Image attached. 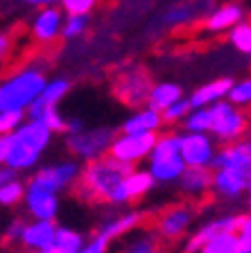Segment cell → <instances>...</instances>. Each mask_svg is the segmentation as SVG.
Returning <instances> with one entry per match:
<instances>
[{"label": "cell", "mask_w": 251, "mask_h": 253, "mask_svg": "<svg viewBox=\"0 0 251 253\" xmlns=\"http://www.w3.org/2000/svg\"><path fill=\"white\" fill-rule=\"evenodd\" d=\"M131 169H134L131 165L113 158L111 154L98 158V161H91L84 165L75 192L79 199L91 201V204L122 208V206L131 204L125 183Z\"/></svg>", "instance_id": "1"}, {"label": "cell", "mask_w": 251, "mask_h": 253, "mask_svg": "<svg viewBox=\"0 0 251 253\" xmlns=\"http://www.w3.org/2000/svg\"><path fill=\"white\" fill-rule=\"evenodd\" d=\"M54 133L37 120H27L14 133L0 136V163L16 172H34L48 152Z\"/></svg>", "instance_id": "2"}, {"label": "cell", "mask_w": 251, "mask_h": 253, "mask_svg": "<svg viewBox=\"0 0 251 253\" xmlns=\"http://www.w3.org/2000/svg\"><path fill=\"white\" fill-rule=\"evenodd\" d=\"M48 86V79L41 68L27 66L11 73L0 84V113L9 111H30V106L39 100V95Z\"/></svg>", "instance_id": "3"}, {"label": "cell", "mask_w": 251, "mask_h": 253, "mask_svg": "<svg viewBox=\"0 0 251 253\" xmlns=\"http://www.w3.org/2000/svg\"><path fill=\"white\" fill-rule=\"evenodd\" d=\"M147 169L158 185H172L181 181L183 172L188 169L181 156V133H158L152 156L147 161Z\"/></svg>", "instance_id": "4"}, {"label": "cell", "mask_w": 251, "mask_h": 253, "mask_svg": "<svg viewBox=\"0 0 251 253\" xmlns=\"http://www.w3.org/2000/svg\"><path fill=\"white\" fill-rule=\"evenodd\" d=\"M195 219H197V211H195L193 204H188V201L172 204L156 215V219H154V233H156V237L163 240V242L179 244L193 233Z\"/></svg>", "instance_id": "5"}, {"label": "cell", "mask_w": 251, "mask_h": 253, "mask_svg": "<svg viewBox=\"0 0 251 253\" xmlns=\"http://www.w3.org/2000/svg\"><path fill=\"white\" fill-rule=\"evenodd\" d=\"M82 169L84 168L79 165L77 158H61V161H54V163L39 165V168L32 172L30 183L50 190L54 195H61L66 190L77 188Z\"/></svg>", "instance_id": "6"}, {"label": "cell", "mask_w": 251, "mask_h": 253, "mask_svg": "<svg viewBox=\"0 0 251 253\" xmlns=\"http://www.w3.org/2000/svg\"><path fill=\"white\" fill-rule=\"evenodd\" d=\"M115 136L118 133L109 126H98V129H86L84 126L82 131L66 136V147L73 154V158L91 163V161H98L102 156H109Z\"/></svg>", "instance_id": "7"}, {"label": "cell", "mask_w": 251, "mask_h": 253, "mask_svg": "<svg viewBox=\"0 0 251 253\" xmlns=\"http://www.w3.org/2000/svg\"><path fill=\"white\" fill-rule=\"evenodd\" d=\"M210 111V133L220 142H238L249 129V118L240 111V106L231 104L229 100H222L217 104L208 106Z\"/></svg>", "instance_id": "8"}, {"label": "cell", "mask_w": 251, "mask_h": 253, "mask_svg": "<svg viewBox=\"0 0 251 253\" xmlns=\"http://www.w3.org/2000/svg\"><path fill=\"white\" fill-rule=\"evenodd\" d=\"M158 140V133H118L111 145V156L122 163L136 168L141 161H150L152 149Z\"/></svg>", "instance_id": "9"}, {"label": "cell", "mask_w": 251, "mask_h": 253, "mask_svg": "<svg viewBox=\"0 0 251 253\" xmlns=\"http://www.w3.org/2000/svg\"><path fill=\"white\" fill-rule=\"evenodd\" d=\"M152 88H154V84L145 70L120 73L113 82L115 97H118L125 106H129V109H141V104L147 106V100H150Z\"/></svg>", "instance_id": "10"}, {"label": "cell", "mask_w": 251, "mask_h": 253, "mask_svg": "<svg viewBox=\"0 0 251 253\" xmlns=\"http://www.w3.org/2000/svg\"><path fill=\"white\" fill-rule=\"evenodd\" d=\"M217 145L210 133H181V156L188 168L213 169Z\"/></svg>", "instance_id": "11"}, {"label": "cell", "mask_w": 251, "mask_h": 253, "mask_svg": "<svg viewBox=\"0 0 251 253\" xmlns=\"http://www.w3.org/2000/svg\"><path fill=\"white\" fill-rule=\"evenodd\" d=\"M238 221L240 215H217L213 219L204 221L201 226H197L190 233L186 240H183V253H199V249L208 244L210 240H215L217 235H224V233H236L238 231Z\"/></svg>", "instance_id": "12"}, {"label": "cell", "mask_w": 251, "mask_h": 253, "mask_svg": "<svg viewBox=\"0 0 251 253\" xmlns=\"http://www.w3.org/2000/svg\"><path fill=\"white\" fill-rule=\"evenodd\" d=\"M23 208H25L30 219L57 221L59 211H61V199H59V195L50 192V190L39 188V185L27 181V195H25V201H23Z\"/></svg>", "instance_id": "13"}, {"label": "cell", "mask_w": 251, "mask_h": 253, "mask_svg": "<svg viewBox=\"0 0 251 253\" xmlns=\"http://www.w3.org/2000/svg\"><path fill=\"white\" fill-rule=\"evenodd\" d=\"M57 233L59 224L57 221H43V219H27L25 228H23V237L18 247L23 253H41L48 251L57 244Z\"/></svg>", "instance_id": "14"}, {"label": "cell", "mask_w": 251, "mask_h": 253, "mask_svg": "<svg viewBox=\"0 0 251 253\" xmlns=\"http://www.w3.org/2000/svg\"><path fill=\"white\" fill-rule=\"evenodd\" d=\"M213 192L222 199H240L249 195V174L231 168L213 169Z\"/></svg>", "instance_id": "15"}, {"label": "cell", "mask_w": 251, "mask_h": 253, "mask_svg": "<svg viewBox=\"0 0 251 253\" xmlns=\"http://www.w3.org/2000/svg\"><path fill=\"white\" fill-rule=\"evenodd\" d=\"M143 221H145V217H143L141 211H122V212H118V215L106 217V219L100 221L95 233H100V235H104L106 240L115 242V240H120V237L134 233L136 228H141Z\"/></svg>", "instance_id": "16"}, {"label": "cell", "mask_w": 251, "mask_h": 253, "mask_svg": "<svg viewBox=\"0 0 251 253\" xmlns=\"http://www.w3.org/2000/svg\"><path fill=\"white\" fill-rule=\"evenodd\" d=\"M63 23H66L63 9H57V7L39 9L34 21H32V37L39 43H52L54 39L61 37Z\"/></svg>", "instance_id": "17"}, {"label": "cell", "mask_w": 251, "mask_h": 253, "mask_svg": "<svg viewBox=\"0 0 251 253\" xmlns=\"http://www.w3.org/2000/svg\"><path fill=\"white\" fill-rule=\"evenodd\" d=\"M217 168H231L240 169V172H251V140H238L220 147L217 156H215L213 169Z\"/></svg>", "instance_id": "18"}, {"label": "cell", "mask_w": 251, "mask_h": 253, "mask_svg": "<svg viewBox=\"0 0 251 253\" xmlns=\"http://www.w3.org/2000/svg\"><path fill=\"white\" fill-rule=\"evenodd\" d=\"M233 84H236V82L231 77H217V79H213V82H208V84L199 86V88L193 90V95L188 97L190 106H193V109H208V106L226 100L231 88H233Z\"/></svg>", "instance_id": "19"}, {"label": "cell", "mask_w": 251, "mask_h": 253, "mask_svg": "<svg viewBox=\"0 0 251 253\" xmlns=\"http://www.w3.org/2000/svg\"><path fill=\"white\" fill-rule=\"evenodd\" d=\"M163 125H165V120H163L161 111L143 106V109H136L134 113H129L122 120L120 131L122 133H158Z\"/></svg>", "instance_id": "20"}, {"label": "cell", "mask_w": 251, "mask_h": 253, "mask_svg": "<svg viewBox=\"0 0 251 253\" xmlns=\"http://www.w3.org/2000/svg\"><path fill=\"white\" fill-rule=\"evenodd\" d=\"M179 190L188 199H201L208 192H213V169L204 168H188L179 181Z\"/></svg>", "instance_id": "21"}, {"label": "cell", "mask_w": 251, "mask_h": 253, "mask_svg": "<svg viewBox=\"0 0 251 253\" xmlns=\"http://www.w3.org/2000/svg\"><path fill=\"white\" fill-rule=\"evenodd\" d=\"M245 21V11H242L240 5L236 2H229V5H222L213 11V14L206 18V30L217 34V32H229L238 25V23Z\"/></svg>", "instance_id": "22"}, {"label": "cell", "mask_w": 251, "mask_h": 253, "mask_svg": "<svg viewBox=\"0 0 251 253\" xmlns=\"http://www.w3.org/2000/svg\"><path fill=\"white\" fill-rule=\"evenodd\" d=\"M179 100H183L181 86L174 84V82H161V84H154L152 93H150V100H147V106L163 113L165 109L177 104Z\"/></svg>", "instance_id": "23"}, {"label": "cell", "mask_w": 251, "mask_h": 253, "mask_svg": "<svg viewBox=\"0 0 251 253\" xmlns=\"http://www.w3.org/2000/svg\"><path fill=\"white\" fill-rule=\"evenodd\" d=\"M70 90V82L66 77H54L48 82V86L43 88V93L39 95V100L30 106V111H41V109H50V106H57L59 102L68 95Z\"/></svg>", "instance_id": "24"}, {"label": "cell", "mask_w": 251, "mask_h": 253, "mask_svg": "<svg viewBox=\"0 0 251 253\" xmlns=\"http://www.w3.org/2000/svg\"><path fill=\"white\" fill-rule=\"evenodd\" d=\"M125 183H127V192H129V199L131 201L147 197L158 185L156 179L152 176V172H150V169H138V168L131 169Z\"/></svg>", "instance_id": "25"}, {"label": "cell", "mask_w": 251, "mask_h": 253, "mask_svg": "<svg viewBox=\"0 0 251 253\" xmlns=\"http://www.w3.org/2000/svg\"><path fill=\"white\" fill-rule=\"evenodd\" d=\"M27 118L46 125L52 133H68V118H63L57 106L41 109V111H27Z\"/></svg>", "instance_id": "26"}, {"label": "cell", "mask_w": 251, "mask_h": 253, "mask_svg": "<svg viewBox=\"0 0 251 253\" xmlns=\"http://www.w3.org/2000/svg\"><path fill=\"white\" fill-rule=\"evenodd\" d=\"M86 240L89 237L84 235L82 231L73 226H59V233H57V244L54 247L61 249L66 253H79L84 247H86Z\"/></svg>", "instance_id": "27"}, {"label": "cell", "mask_w": 251, "mask_h": 253, "mask_svg": "<svg viewBox=\"0 0 251 253\" xmlns=\"http://www.w3.org/2000/svg\"><path fill=\"white\" fill-rule=\"evenodd\" d=\"M25 195H27V183H23L21 179L0 185V206L2 208H16V206H21L25 201Z\"/></svg>", "instance_id": "28"}, {"label": "cell", "mask_w": 251, "mask_h": 253, "mask_svg": "<svg viewBox=\"0 0 251 253\" xmlns=\"http://www.w3.org/2000/svg\"><path fill=\"white\" fill-rule=\"evenodd\" d=\"M229 43L236 47L240 54H249L251 57V21L238 23L233 30H229Z\"/></svg>", "instance_id": "29"}, {"label": "cell", "mask_w": 251, "mask_h": 253, "mask_svg": "<svg viewBox=\"0 0 251 253\" xmlns=\"http://www.w3.org/2000/svg\"><path fill=\"white\" fill-rule=\"evenodd\" d=\"M181 125L186 129V133H210V111L193 109Z\"/></svg>", "instance_id": "30"}, {"label": "cell", "mask_w": 251, "mask_h": 253, "mask_svg": "<svg viewBox=\"0 0 251 253\" xmlns=\"http://www.w3.org/2000/svg\"><path fill=\"white\" fill-rule=\"evenodd\" d=\"M89 23H91V16H89V14H70V16H66L61 39L70 41V39L82 37L84 32L89 30Z\"/></svg>", "instance_id": "31"}, {"label": "cell", "mask_w": 251, "mask_h": 253, "mask_svg": "<svg viewBox=\"0 0 251 253\" xmlns=\"http://www.w3.org/2000/svg\"><path fill=\"white\" fill-rule=\"evenodd\" d=\"M122 253H165V251L158 247V237L156 235L141 233V235L134 237V240L127 244Z\"/></svg>", "instance_id": "32"}, {"label": "cell", "mask_w": 251, "mask_h": 253, "mask_svg": "<svg viewBox=\"0 0 251 253\" xmlns=\"http://www.w3.org/2000/svg\"><path fill=\"white\" fill-rule=\"evenodd\" d=\"M199 253H238V240L236 233H224L210 240L208 244L199 249Z\"/></svg>", "instance_id": "33"}, {"label": "cell", "mask_w": 251, "mask_h": 253, "mask_svg": "<svg viewBox=\"0 0 251 253\" xmlns=\"http://www.w3.org/2000/svg\"><path fill=\"white\" fill-rule=\"evenodd\" d=\"M236 240H238V253H251V211L240 215Z\"/></svg>", "instance_id": "34"}, {"label": "cell", "mask_w": 251, "mask_h": 253, "mask_svg": "<svg viewBox=\"0 0 251 253\" xmlns=\"http://www.w3.org/2000/svg\"><path fill=\"white\" fill-rule=\"evenodd\" d=\"M226 100H229L231 104H236V106H249L251 104V77L236 82Z\"/></svg>", "instance_id": "35"}, {"label": "cell", "mask_w": 251, "mask_h": 253, "mask_svg": "<svg viewBox=\"0 0 251 253\" xmlns=\"http://www.w3.org/2000/svg\"><path fill=\"white\" fill-rule=\"evenodd\" d=\"M27 118V111H9V113H0V136L2 133H14L16 129H21Z\"/></svg>", "instance_id": "36"}, {"label": "cell", "mask_w": 251, "mask_h": 253, "mask_svg": "<svg viewBox=\"0 0 251 253\" xmlns=\"http://www.w3.org/2000/svg\"><path fill=\"white\" fill-rule=\"evenodd\" d=\"M27 219H21V217H11L5 224V231H2V240H5L7 247H18L23 237V228H25Z\"/></svg>", "instance_id": "37"}, {"label": "cell", "mask_w": 251, "mask_h": 253, "mask_svg": "<svg viewBox=\"0 0 251 253\" xmlns=\"http://www.w3.org/2000/svg\"><path fill=\"white\" fill-rule=\"evenodd\" d=\"M193 111V106H190V100H179L177 104H172L170 109L163 111V120H165V125H177V122H183L186 118H188V113Z\"/></svg>", "instance_id": "38"}, {"label": "cell", "mask_w": 251, "mask_h": 253, "mask_svg": "<svg viewBox=\"0 0 251 253\" xmlns=\"http://www.w3.org/2000/svg\"><path fill=\"white\" fill-rule=\"evenodd\" d=\"M63 9V14L70 16V14H91L95 5H98V0H61L59 2Z\"/></svg>", "instance_id": "39"}, {"label": "cell", "mask_w": 251, "mask_h": 253, "mask_svg": "<svg viewBox=\"0 0 251 253\" xmlns=\"http://www.w3.org/2000/svg\"><path fill=\"white\" fill-rule=\"evenodd\" d=\"M193 18V7L190 5H179V7H172L163 16V23L167 25H181V23H188Z\"/></svg>", "instance_id": "40"}, {"label": "cell", "mask_w": 251, "mask_h": 253, "mask_svg": "<svg viewBox=\"0 0 251 253\" xmlns=\"http://www.w3.org/2000/svg\"><path fill=\"white\" fill-rule=\"evenodd\" d=\"M109 249H111V240H106V237L100 235V233H93V235L86 240V247L79 253H109Z\"/></svg>", "instance_id": "41"}, {"label": "cell", "mask_w": 251, "mask_h": 253, "mask_svg": "<svg viewBox=\"0 0 251 253\" xmlns=\"http://www.w3.org/2000/svg\"><path fill=\"white\" fill-rule=\"evenodd\" d=\"M18 179V172L11 168H7V165H2L0 168V185H5V183H11V181Z\"/></svg>", "instance_id": "42"}, {"label": "cell", "mask_w": 251, "mask_h": 253, "mask_svg": "<svg viewBox=\"0 0 251 253\" xmlns=\"http://www.w3.org/2000/svg\"><path fill=\"white\" fill-rule=\"evenodd\" d=\"M25 2L32 7H39V9H46V7H54L57 2H61V0H25Z\"/></svg>", "instance_id": "43"}, {"label": "cell", "mask_w": 251, "mask_h": 253, "mask_svg": "<svg viewBox=\"0 0 251 253\" xmlns=\"http://www.w3.org/2000/svg\"><path fill=\"white\" fill-rule=\"evenodd\" d=\"M84 129V122L79 120V118H68V133H77V131H82ZM66 133V136H68Z\"/></svg>", "instance_id": "44"}, {"label": "cell", "mask_w": 251, "mask_h": 253, "mask_svg": "<svg viewBox=\"0 0 251 253\" xmlns=\"http://www.w3.org/2000/svg\"><path fill=\"white\" fill-rule=\"evenodd\" d=\"M0 54H2V59L9 54V37H7V34L0 37Z\"/></svg>", "instance_id": "45"}, {"label": "cell", "mask_w": 251, "mask_h": 253, "mask_svg": "<svg viewBox=\"0 0 251 253\" xmlns=\"http://www.w3.org/2000/svg\"><path fill=\"white\" fill-rule=\"evenodd\" d=\"M41 253H66V251H61V249L52 247V249H48V251H41Z\"/></svg>", "instance_id": "46"}, {"label": "cell", "mask_w": 251, "mask_h": 253, "mask_svg": "<svg viewBox=\"0 0 251 253\" xmlns=\"http://www.w3.org/2000/svg\"><path fill=\"white\" fill-rule=\"evenodd\" d=\"M247 204H249V208H251V190H249V195H247Z\"/></svg>", "instance_id": "47"}, {"label": "cell", "mask_w": 251, "mask_h": 253, "mask_svg": "<svg viewBox=\"0 0 251 253\" xmlns=\"http://www.w3.org/2000/svg\"><path fill=\"white\" fill-rule=\"evenodd\" d=\"M249 190H251V172H249Z\"/></svg>", "instance_id": "48"}, {"label": "cell", "mask_w": 251, "mask_h": 253, "mask_svg": "<svg viewBox=\"0 0 251 253\" xmlns=\"http://www.w3.org/2000/svg\"><path fill=\"white\" fill-rule=\"evenodd\" d=\"M11 253H18V251H11Z\"/></svg>", "instance_id": "49"}]
</instances>
